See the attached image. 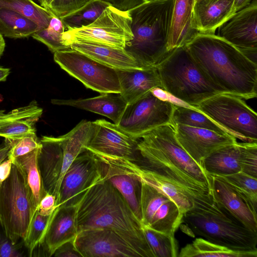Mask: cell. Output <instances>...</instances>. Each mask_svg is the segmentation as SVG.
<instances>
[{
  "mask_svg": "<svg viewBox=\"0 0 257 257\" xmlns=\"http://www.w3.org/2000/svg\"><path fill=\"white\" fill-rule=\"evenodd\" d=\"M120 94L127 104L136 101L154 88L162 89L156 67L131 70H117Z\"/></svg>",
  "mask_w": 257,
  "mask_h": 257,
  "instance_id": "7402d4cb",
  "label": "cell"
},
{
  "mask_svg": "<svg viewBox=\"0 0 257 257\" xmlns=\"http://www.w3.org/2000/svg\"><path fill=\"white\" fill-rule=\"evenodd\" d=\"M24 241L14 243L7 235L0 222V257H23Z\"/></svg>",
  "mask_w": 257,
  "mask_h": 257,
  "instance_id": "b9f144b4",
  "label": "cell"
},
{
  "mask_svg": "<svg viewBox=\"0 0 257 257\" xmlns=\"http://www.w3.org/2000/svg\"><path fill=\"white\" fill-rule=\"evenodd\" d=\"M34 1V2H35L36 3H37V4H39V0H33Z\"/></svg>",
  "mask_w": 257,
  "mask_h": 257,
  "instance_id": "f5cc1de1",
  "label": "cell"
},
{
  "mask_svg": "<svg viewBox=\"0 0 257 257\" xmlns=\"http://www.w3.org/2000/svg\"><path fill=\"white\" fill-rule=\"evenodd\" d=\"M36 211L25 174L12 162L9 176L0 183V222L14 243L26 239Z\"/></svg>",
  "mask_w": 257,
  "mask_h": 257,
  "instance_id": "52a82bcc",
  "label": "cell"
},
{
  "mask_svg": "<svg viewBox=\"0 0 257 257\" xmlns=\"http://www.w3.org/2000/svg\"><path fill=\"white\" fill-rule=\"evenodd\" d=\"M56 105L70 106L104 116L117 124L127 105L119 93H101L88 98L51 100Z\"/></svg>",
  "mask_w": 257,
  "mask_h": 257,
  "instance_id": "d4e9b609",
  "label": "cell"
},
{
  "mask_svg": "<svg viewBox=\"0 0 257 257\" xmlns=\"http://www.w3.org/2000/svg\"><path fill=\"white\" fill-rule=\"evenodd\" d=\"M70 48L116 70L143 69L124 49L84 42H74Z\"/></svg>",
  "mask_w": 257,
  "mask_h": 257,
  "instance_id": "83f0119b",
  "label": "cell"
},
{
  "mask_svg": "<svg viewBox=\"0 0 257 257\" xmlns=\"http://www.w3.org/2000/svg\"><path fill=\"white\" fill-rule=\"evenodd\" d=\"M75 243L82 257H141L127 242L110 229L81 231Z\"/></svg>",
  "mask_w": 257,
  "mask_h": 257,
  "instance_id": "2e32d148",
  "label": "cell"
},
{
  "mask_svg": "<svg viewBox=\"0 0 257 257\" xmlns=\"http://www.w3.org/2000/svg\"><path fill=\"white\" fill-rule=\"evenodd\" d=\"M221 177L257 208V178L242 172Z\"/></svg>",
  "mask_w": 257,
  "mask_h": 257,
  "instance_id": "74e56055",
  "label": "cell"
},
{
  "mask_svg": "<svg viewBox=\"0 0 257 257\" xmlns=\"http://www.w3.org/2000/svg\"><path fill=\"white\" fill-rule=\"evenodd\" d=\"M208 175L213 199L243 226L257 232V208L221 176Z\"/></svg>",
  "mask_w": 257,
  "mask_h": 257,
  "instance_id": "ac0fdd59",
  "label": "cell"
},
{
  "mask_svg": "<svg viewBox=\"0 0 257 257\" xmlns=\"http://www.w3.org/2000/svg\"><path fill=\"white\" fill-rule=\"evenodd\" d=\"M0 8L16 11L35 22L40 30L46 28L54 16L33 0H0Z\"/></svg>",
  "mask_w": 257,
  "mask_h": 257,
  "instance_id": "836d02e7",
  "label": "cell"
},
{
  "mask_svg": "<svg viewBox=\"0 0 257 257\" xmlns=\"http://www.w3.org/2000/svg\"><path fill=\"white\" fill-rule=\"evenodd\" d=\"M195 109L243 142L257 143V114L242 98L221 93L202 101Z\"/></svg>",
  "mask_w": 257,
  "mask_h": 257,
  "instance_id": "ba28073f",
  "label": "cell"
},
{
  "mask_svg": "<svg viewBox=\"0 0 257 257\" xmlns=\"http://www.w3.org/2000/svg\"><path fill=\"white\" fill-rule=\"evenodd\" d=\"M11 147L10 144L6 140L4 144L0 146V163L8 158Z\"/></svg>",
  "mask_w": 257,
  "mask_h": 257,
  "instance_id": "c3c4849f",
  "label": "cell"
},
{
  "mask_svg": "<svg viewBox=\"0 0 257 257\" xmlns=\"http://www.w3.org/2000/svg\"><path fill=\"white\" fill-rule=\"evenodd\" d=\"M75 240L66 242L55 250L52 256L55 257H82L77 249Z\"/></svg>",
  "mask_w": 257,
  "mask_h": 257,
  "instance_id": "7bdbcfd3",
  "label": "cell"
},
{
  "mask_svg": "<svg viewBox=\"0 0 257 257\" xmlns=\"http://www.w3.org/2000/svg\"><path fill=\"white\" fill-rule=\"evenodd\" d=\"M178 256L256 257L257 251L233 250L202 237H198L183 247Z\"/></svg>",
  "mask_w": 257,
  "mask_h": 257,
  "instance_id": "f546056e",
  "label": "cell"
},
{
  "mask_svg": "<svg viewBox=\"0 0 257 257\" xmlns=\"http://www.w3.org/2000/svg\"><path fill=\"white\" fill-rule=\"evenodd\" d=\"M94 129L85 149L98 158H124L134 162L140 159L138 139L104 119L93 121Z\"/></svg>",
  "mask_w": 257,
  "mask_h": 257,
  "instance_id": "5bb4252c",
  "label": "cell"
},
{
  "mask_svg": "<svg viewBox=\"0 0 257 257\" xmlns=\"http://www.w3.org/2000/svg\"><path fill=\"white\" fill-rule=\"evenodd\" d=\"M51 214L43 215L36 211L32 219L27 237L23 241L29 256H32L35 247L43 242Z\"/></svg>",
  "mask_w": 257,
  "mask_h": 257,
  "instance_id": "f35d334b",
  "label": "cell"
},
{
  "mask_svg": "<svg viewBox=\"0 0 257 257\" xmlns=\"http://www.w3.org/2000/svg\"><path fill=\"white\" fill-rule=\"evenodd\" d=\"M41 148V145L33 151L18 157L12 161V162L16 163L22 169L25 174L27 184L32 194L36 211L41 200L47 193L44 187L38 162Z\"/></svg>",
  "mask_w": 257,
  "mask_h": 257,
  "instance_id": "f1b7e54d",
  "label": "cell"
},
{
  "mask_svg": "<svg viewBox=\"0 0 257 257\" xmlns=\"http://www.w3.org/2000/svg\"><path fill=\"white\" fill-rule=\"evenodd\" d=\"M65 28L61 20L54 16L46 28L35 32L31 36L35 40L45 44L52 52L70 49L62 39Z\"/></svg>",
  "mask_w": 257,
  "mask_h": 257,
  "instance_id": "8d00e7d4",
  "label": "cell"
},
{
  "mask_svg": "<svg viewBox=\"0 0 257 257\" xmlns=\"http://www.w3.org/2000/svg\"><path fill=\"white\" fill-rule=\"evenodd\" d=\"M131 21L128 10H120L110 5L91 24L64 31L62 39L69 48L74 42H84L124 49L133 38Z\"/></svg>",
  "mask_w": 257,
  "mask_h": 257,
  "instance_id": "9c48e42d",
  "label": "cell"
},
{
  "mask_svg": "<svg viewBox=\"0 0 257 257\" xmlns=\"http://www.w3.org/2000/svg\"><path fill=\"white\" fill-rule=\"evenodd\" d=\"M39 30L38 25L31 19L13 10L0 8V34L3 36L24 38Z\"/></svg>",
  "mask_w": 257,
  "mask_h": 257,
  "instance_id": "4dcf8cb0",
  "label": "cell"
},
{
  "mask_svg": "<svg viewBox=\"0 0 257 257\" xmlns=\"http://www.w3.org/2000/svg\"><path fill=\"white\" fill-rule=\"evenodd\" d=\"M54 60L86 87L100 93H120L117 70L71 48L54 53Z\"/></svg>",
  "mask_w": 257,
  "mask_h": 257,
  "instance_id": "8fae6325",
  "label": "cell"
},
{
  "mask_svg": "<svg viewBox=\"0 0 257 257\" xmlns=\"http://www.w3.org/2000/svg\"><path fill=\"white\" fill-rule=\"evenodd\" d=\"M221 93L249 99L257 96V64L215 34H197L186 45Z\"/></svg>",
  "mask_w": 257,
  "mask_h": 257,
  "instance_id": "6da1fadb",
  "label": "cell"
},
{
  "mask_svg": "<svg viewBox=\"0 0 257 257\" xmlns=\"http://www.w3.org/2000/svg\"><path fill=\"white\" fill-rule=\"evenodd\" d=\"M218 29L217 36L256 62L257 0L236 12Z\"/></svg>",
  "mask_w": 257,
  "mask_h": 257,
  "instance_id": "9a60e30c",
  "label": "cell"
},
{
  "mask_svg": "<svg viewBox=\"0 0 257 257\" xmlns=\"http://www.w3.org/2000/svg\"><path fill=\"white\" fill-rule=\"evenodd\" d=\"M12 165V161L7 158L0 163V183L6 180L9 176Z\"/></svg>",
  "mask_w": 257,
  "mask_h": 257,
  "instance_id": "bcb514c9",
  "label": "cell"
},
{
  "mask_svg": "<svg viewBox=\"0 0 257 257\" xmlns=\"http://www.w3.org/2000/svg\"><path fill=\"white\" fill-rule=\"evenodd\" d=\"M143 230L155 257L178 256V246L175 237L145 226Z\"/></svg>",
  "mask_w": 257,
  "mask_h": 257,
  "instance_id": "d590c367",
  "label": "cell"
},
{
  "mask_svg": "<svg viewBox=\"0 0 257 257\" xmlns=\"http://www.w3.org/2000/svg\"><path fill=\"white\" fill-rule=\"evenodd\" d=\"M141 184L142 226L175 237L183 214L175 202L165 194L145 183Z\"/></svg>",
  "mask_w": 257,
  "mask_h": 257,
  "instance_id": "4fadbf2b",
  "label": "cell"
},
{
  "mask_svg": "<svg viewBox=\"0 0 257 257\" xmlns=\"http://www.w3.org/2000/svg\"><path fill=\"white\" fill-rule=\"evenodd\" d=\"M234 0H202L195 1L193 25L197 33L214 34L218 28L233 14Z\"/></svg>",
  "mask_w": 257,
  "mask_h": 257,
  "instance_id": "603a6c76",
  "label": "cell"
},
{
  "mask_svg": "<svg viewBox=\"0 0 257 257\" xmlns=\"http://www.w3.org/2000/svg\"><path fill=\"white\" fill-rule=\"evenodd\" d=\"M106 165L92 153L85 151L78 156L65 173L56 207L75 206L84 192L104 180Z\"/></svg>",
  "mask_w": 257,
  "mask_h": 257,
  "instance_id": "7c38bea8",
  "label": "cell"
},
{
  "mask_svg": "<svg viewBox=\"0 0 257 257\" xmlns=\"http://www.w3.org/2000/svg\"><path fill=\"white\" fill-rule=\"evenodd\" d=\"M138 150L140 159L135 162L176 182L194 198L210 192L209 175L179 144L173 123L145 134Z\"/></svg>",
  "mask_w": 257,
  "mask_h": 257,
  "instance_id": "3957f363",
  "label": "cell"
},
{
  "mask_svg": "<svg viewBox=\"0 0 257 257\" xmlns=\"http://www.w3.org/2000/svg\"><path fill=\"white\" fill-rule=\"evenodd\" d=\"M202 1V0H195V1Z\"/></svg>",
  "mask_w": 257,
  "mask_h": 257,
  "instance_id": "db71d44e",
  "label": "cell"
},
{
  "mask_svg": "<svg viewBox=\"0 0 257 257\" xmlns=\"http://www.w3.org/2000/svg\"><path fill=\"white\" fill-rule=\"evenodd\" d=\"M194 235L212 242L239 251H257V232L232 217L212 198L210 191L193 198V206L183 215Z\"/></svg>",
  "mask_w": 257,
  "mask_h": 257,
  "instance_id": "5b68a950",
  "label": "cell"
},
{
  "mask_svg": "<svg viewBox=\"0 0 257 257\" xmlns=\"http://www.w3.org/2000/svg\"><path fill=\"white\" fill-rule=\"evenodd\" d=\"M251 144L236 142L221 148L205 158L202 166L210 175L223 176L241 172Z\"/></svg>",
  "mask_w": 257,
  "mask_h": 257,
  "instance_id": "44dd1931",
  "label": "cell"
},
{
  "mask_svg": "<svg viewBox=\"0 0 257 257\" xmlns=\"http://www.w3.org/2000/svg\"><path fill=\"white\" fill-rule=\"evenodd\" d=\"M172 122L175 125L181 124L213 131L220 134H230L226 130L199 110L191 106H186L175 103L172 115Z\"/></svg>",
  "mask_w": 257,
  "mask_h": 257,
  "instance_id": "d6a6232c",
  "label": "cell"
},
{
  "mask_svg": "<svg viewBox=\"0 0 257 257\" xmlns=\"http://www.w3.org/2000/svg\"><path fill=\"white\" fill-rule=\"evenodd\" d=\"M53 0H39V5L42 7L49 9L50 5Z\"/></svg>",
  "mask_w": 257,
  "mask_h": 257,
  "instance_id": "816d5d0a",
  "label": "cell"
},
{
  "mask_svg": "<svg viewBox=\"0 0 257 257\" xmlns=\"http://www.w3.org/2000/svg\"><path fill=\"white\" fill-rule=\"evenodd\" d=\"M76 208L78 233L87 229H110L127 242L141 257H155L141 222L108 180L104 179L87 189Z\"/></svg>",
  "mask_w": 257,
  "mask_h": 257,
  "instance_id": "7a4b0ae2",
  "label": "cell"
},
{
  "mask_svg": "<svg viewBox=\"0 0 257 257\" xmlns=\"http://www.w3.org/2000/svg\"><path fill=\"white\" fill-rule=\"evenodd\" d=\"M43 109L36 100L6 112L0 110V137L9 141L36 135V124Z\"/></svg>",
  "mask_w": 257,
  "mask_h": 257,
  "instance_id": "d6986e66",
  "label": "cell"
},
{
  "mask_svg": "<svg viewBox=\"0 0 257 257\" xmlns=\"http://www.w3.org/2000/svg\"><path fill=\"white\" fill-rule=\"evenodd\" d=\"M93 0H53L49 10L60 18L80 9Z\"/></svg>",
  "mask_w": 257,
  "mask_h": 257,
  "instance_id": "60d3db41",
  "label": "cell"
},
{
  "mask_svg": "<svg viewBox=\"0 0 257 257\" xmlns=\"http://www.w3.org/2000/svg\"><path fill=\"white\" fill-rule=\"evenodd\" d=\"M115 8L122 11H127L139 4L143 0H103Z\"/></svg>",
  "mask_w": 257,
  "mask_h": 257,
  "instance_id": "f6af8a7d",
  "label": "cell"
},
{
  "mask_svg": "<svg viewBox=\"0 0 257 257\" xmlns=\"http://www.w3.org/2000/svg\"><path fill=\"white\" fill-rule=\"evenodd\" d=\"M110 5L103 0H93L76 11L59 19L67 30L79 28L92 23Z\"/></svg>",
  "mask_w": 257,
  "mask_h": 257,
  "instance_id": "e575fe53",
  "label": "cell"
},
{
  "mask_svg": "<svg viewBox=\"0 0 257 257\" xmlns=\"http://www.w3.org/2000/svg\"><path fill=\"white\" fill-rule=\"evenodd\" d=\"M252 0H234L232 6L233 14L248 6Z\"/></svg>",
  "mask_w": 257,
  "mask_h": 257,
  "instance_id": "7dc6e473",
  "label": "cell"
},
{
  "mask_svg": "<svg viewBox=\"0 0 257 257\" xmlns=\"http://www.w3.org/2000/svg\"><path fill=\"white\" fill-rule=\"evenodd\" d=\"M173 0H143L128 10L133 39L125 51L142 68L156 67L168 53Z\"/></svg>",
  "mask_w": 257,
  "mask_h": 257,
  "instance_id": "277c9868",
  "label": "cell"
},
{
  "mask_svg": "<svg viewBox=\"0 0 257 257\" xmlns=\"http://www.w3.org/2000/svg\"><path fill=\"white\" fill-rule=\"evenodd\" d=\"M175 131L179 144L201 166L203 160L212 153L237 142L236 138L230 134L181 124H175Z\"/></svg>",
  "mask_w": 257,
  "mask_h": 257,
  "instance_id": "e0dca14e",
  "label": "cell"
},
{
  "mask_svg": "<svg viewBox=\"0 0 257 257\" xmlns=\"http://www.w3.org/2000/svg\"><path fill=\"white\" fill-rule=\"evenodd\" d=\"M77 234L76 205L57 207L51 214L41 244L52 256L57 248L75 239Z\"/></svg>",
  "mask_w": 257,
  "mask_h": 257,
  "instance_id": "ffe728a7",
  "label": "cell"
},
{
  "mask_svg": "<svg viewBox=\"0 0 257 257\" xmlns=\"http://www.w3.org/2000/svg\"><path fill=\"white\" fill-rule=\"evenodd\" d=\"M154 88L127 104L117 125L131 137L139 139L159 126L173 123L175 103L165 99Z\"/></svg>",
  "mask_w": 257,
  "mask_h": 257,
  "instance_id": "30bf717a",
  "label": "cell"
},
{
  "mask_svg": "<svg viewBox=\"0 0 257 257\" xmlns=\"http://www.w3.org/2000/svg\"><path fill=\"white\" fill-rule=\"evenodd\" d=\"M56 197L47 193L41 200L37 211L43 215H50L56 209Z\"/></svg>",
  "mask_w": 257,
  "mask_h": 257,
  "instance_id": "ee69618b",
  "label": "cell"
},
{
  "mask_svg": "<svg viewBox=\"0 0 257 257\" xmlns=\"http://www.w3.org/2000/svg\"><path fill=\"white\" fill-rule=\"evenodd\" d=\"M195 0H173L167 49L185 46L198 34L193 25Z\"/></svg>",
  "mask_w": 257,
  "mask_h": 257,
  "instance_id": "484cf974",
  "label": "cell"
},
{
  "mask_svg": "<svg viewBox=\"0 0 257 257\" xmlns=\"http://www.w3.org/2000/svg\"><path fill=\"white\" fill-rule=\"evenodd\" d=\"M162 90L188 106L221 93L205 75L186 46L173 49L156 65Z\"/></svg>",
  "mask_w": 257,
  "mask_h": 257,
  "instance_id": "8992f818",
  "label": "cell"
},
{
  "mask_svg": "<svg viewBox=\"0 0 257 257\" xmlns=\"http://www.w3.org/2000/svg\"><path fill=\"white\" fill-rule=\"evenodd\" d=\"M5 46V42L3 36L0 34V58L4 52Z\"/></svg>",
  "mask_w": 257,
  "mask_h": 257,
  "instance_id": "f907efd6",
  "label": "cell"
},
{
  "mask_svg": "<svg viewBox=\"0 0 257 257\" xmlns=\"http://www.w3.org/2000/svg\"><path fill=\"white\" fill-rule=\"evenodd\" d=\"M5 140L11 146L8 158L12 161L18 157L33 151L41 145L37 135L28 136L14 141Z\"/></svg>",
  "mask_w": 257,
  "mask_h": 257,
  "instance_id": "ab89813d",
  "label": "cell"
},
{
  "mask_svg": "<svg viewBox=\"0 0 257 257\" xmlns=\"http://www.w3.org/2000/svg\"><path fill=\"white\" fill-rule=\"evenodd\" d=\"M38 162L44 188L54 195L62 172L63 154L57 137L43 136Z\"/></svg>",
  "mask_w": 257,
  "mask_h": 257,
  "instance_id": "cb8c5ba5",
  "label": "cell"
},
{
  "mask_svg": "<svg viewBox=\"0 0 257 257\" xmlns=\"http://www.w3.org/2000/svg\"><path fill=\"white\" fill-rule=\"evenodd\" d=\"M93 129L92 121L83 120L66 134L57 137L63 150V162L62 172L54 194L56 202L59 197L60 187L65 173L74 159L86 151L85 147L91 138Z\"/></svg>",
  "mask_w": 257,
  "mask_h": 257,
  "instance_id": "4316f807",
  "label": "cell"
},
{
  "mask_svg": "<svg viewBox=\"0 0 257 257\" xmlns=\"http://www.w3.org/2000/svg\"><path fill=\"white\" fill-rule=\"evenodd\" d=\"M104 179L110 182L119 192L141 222V182L132 175L123 173L105 174Z\"/></svg>",
  "mask_w": 257,
  "mask_h": 257,
  "instance_id": "1f68e13d",
  "label": "cell"
},
{
  "mask_svg": "<svg viewBox=\"0 0 257 257\" xmlns=\"http://www.w3.org/2000/svg\"><path fill=\"white\" fill-rule=\"evenodd\" d=\"M10 69L0 66V82L5 81L9 75Z\"/></svg>",
  "mask_w": 257,
  "mask_h": 257,
  "instance_id": "681fc988",
  "label": "cell"
}]
</instances>
